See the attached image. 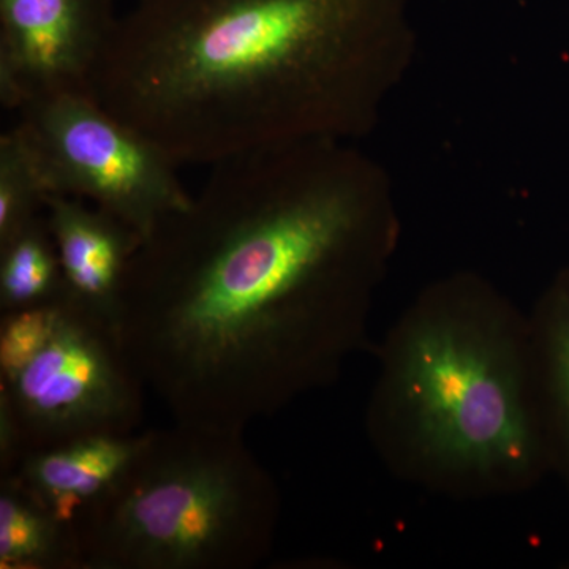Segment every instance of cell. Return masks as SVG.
<instances>
[{"mask_svg": "<svg viewBox=\"0 0 569 569\" xmlns=\"http://www.w3.org/2000/svg\"><path fill=\"white\" fill-rule=\"evenodd\" d=\"M400 233L387 170L351 142L231 157L142 238L116 331L173 422L246 432L366 348Z\"/></svg>", "mask_w": 569, "mask_h": 569, "instance_id": "6da1fadb", "label": "cell"}, {"mask_svg": "<svg viewBox=\"0 0 569 569\" xmlns=\"http://www.w3.org/2000/svg\"><path fill=\"white\" fill-rule=\"evenodd\" d=\"M413 0H134L92 96L176 164L376 130L415 58Z\"/></svg>", "mask_w": 569, "mask_h": 569, "instance_id": "7a4b0ae2", "label": "cell"}, {"mask_svg": "<svg viewBox=\"0 0 569 569\" xmlns=\"http://www.w3.org/2000/svg\"><path fill=\"white\" fill-rule=\"evenodd\" d=\"M370 447L403 485L488 500L529 490L548 467L530 318L473 271L427 283L377 350Z\"/></svg>", "mask_w": 569, "mask_h": 569, "instance_id": "3957f363", "label": "cell"}, {"mask_svg": "<svg viewBox=\"0 0 569 569\" xmlns=\"http://www.w3.org/2000/svg\"><path fill=\"white\" fill-rule=\"evenodd\" d=\"M282 497L244 432L144 430L118 481L74 523L81 569H252L272 552Z\"/></svg>", "mask_w": 569, "mask_h": 569, "instance_id": "277c9868", "label": "cell"}, {"mask_svg": "<svg viewBox=\"0 0 569 569\" xmlns=\"http://www.w3.org/2000/svg\"><path fill=\"white\" fill-rule=\"evenodd\" d=\"M144 389L116 326L66 288L43 346L0 377V473L77 438L140 432Z\"/></svg>", "mask_w": 569, "mask_h": 569, "instance_id": "5b68a950", "label": "cell"}, {"mask_svg": "<svg viewBox=\"0 0 569 569\" xmlns=\"http://www.w3.org/2000/svg\"><path fill=\"white\" fill-rule=\"evenodd\" d=\"M17 112L50 194L88 201L141 238L189 203L179 164L92 92L51 93Z\"/></svg>", "mask_w": 569, "mask_h": 569, "instance_id": "8992f818", "label": "cell"}, {"mask_svg": "<svg viewBox=\"0 0 569 569\" xmlns=\"http://www.w3.org/2000/svg\"><path fill=\"white\" fill-rule=\"evenodd\" d=\"M114 0H0V103L91 92L114 32Z\"/></svg>", "mask_w": 569, "mask_h": 569, "instance_id": "52a82bcc", "label": "cell"}, {"mask_svg": "<svg viewBox=\"0 0 569 569\" xmlns=\"http://www.w3.org/2000/svg\"><path fill=\"white\" fill-rule=\"evenodd\" d=\"M44 216L67 290L116 326L123 280L141 236L112 213L66 194H50Z\"/></svg>", "mask_w": 569, "mask_h": 569, "instance_id": "ba28073f", "label": "cell"}, {"mask_svg": "<svg viewBox=\"0 0 569 569\" xmlns=\"http://www.w3.org/2000/svg\"><path fill=\"white\" fill-rule=\"evenodd\" d=\"M144 432L99 433L26 456L10 473L62 522L77 520L112 488L137 455Z\"/></svg>", "mask_w": 569, "mask_h": 569, "instance_id": "9c48e42d", "label": "cell"}, {"mask_svg": "<svg viewBox=\"0 0 569 569\" xmlns=\"http://www.w3.org/2000/svg\"><path fill=\"white\" fill-rule=\"evenodd\" d=\"M0 568L81 569L74 527L11 477H0Z\"/></svg>", "mask_w": 569, "mask_h": 569, "instance_id": "30bf717a", "label": "cell"}, {"mask_svg": "<svg viewBox=\"0 0 569 569\" xmlns=\"http://www.w3.org/2000/svg\"><path fill=\"white\" fill-rule=\"evenodd\" d=\"M529 318L546 445H559L569 466V279L553 284Z\"/></svg>", "mask_w": 569, "mask_h": 569, "instance_id": "8fae6325", "label": "cell"}, {"mask_svg": "<svg viewBox=\"0 0 569 569\" xmlns=\"http://www.w3.org/2000/svg\"><path fill=\"white\" fill-rule=\"evenodd\" d=\"M63 290L61 261L43 211L0 246V310L43 305Z\"/></svg>", "mask_w": 569, "mask_h": 569, "instance_id": "7c38bea8", "label": "cell"}, {"mask_svg": "<svg viewBox=\"0 0 569 569\" xmlns=\"http://www.w3.org/2000/svg\"><path fill=\"white\" fill-rule=\"evenodd\" d=\"M50 192L20 127L0 137V246L44 211Z\"/></svg>", "mask_w": 569, "mask_h": 569, "instance_id": "4fadbf2b", "label": "cell"}, {"mask_svg": "<svg viewBox=\"0 0 569 569\" xmlns=\"http://www.w3.org/2000/svg\"><path fill=\"white\" fill-rule=\"evenodd\" d=\"M58 298L43 302V305L2 313V321H0V377H9L20 370L43 346L44 340L50 336L52 325H54Z\"/></svg>", "mask_w": 569, "mask_h": 569, "instance_id": "5bb4252c", "label": "cell"}]
</instances>
